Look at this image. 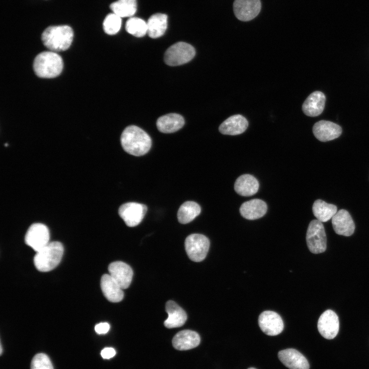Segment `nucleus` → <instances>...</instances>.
Returning a JSON list of instances; mask_svg holds the SVG:
<instances>
[{"instance_id": "28", "label": "nucleus", "mask_w": 369, "mask_h": 369, "mask_svg": "<svg viewBox=\"0 0 369 369\" xmlns=\"http://www.w3.org/2000/svg\"><path fill=\"white\" fill-rule=\"evenodd\" d=\"M110 9L120 17H131L136 11V0H118L110 5Z\"/></svg>"}, {"instance_id": "15", "label": "nucleus", "mask_w": 369, "mask_h": 369, "mask_svg": "<svg viewBox=\"0 0 369 369\" xmlns=\"http://www.w3.org/2000/svg\"><path fill=\"white\" fill-rule=\"evenodd\" d=\"M280 361L290 369H309L310 364L306 358L294 348H287L278 352Z\"/></svg>"}, {"instance_id": "18", "label": "nucleus", "mask_w": 369, "mask_h": 369, "mask_svg": "<svg viewBox=\"0 0 369 369\" xmlns=\"http://www.w3.org/2000/svg\"><path fill=\"white\" fill-rule=\"evenodd\" d=\"M248 125V121L243 116L236 114L222 122L219 127V131L222 134L236 135L243 133Z\"/></svg>"}, {"instance_id": "26", "label": "nucleus", "mask_w": 369, "mask_h": 369, "mask_svg": "<svg viewBox=\"0 0 369 369\" xmlns=\"http://www.w3.org/2000/svg\"><path fill=\"white\" fill-rule=\"evenodd\" d=\"M312 210L314 216L320 222H326L337 213V207L321 199H317L313 203Z\"/></svg>"}, {"instance_id": "33", "label": "nucleus", "mask_w": 369, "mask_h": 369, "mask_svg": "<svg viewBox=\"0 0 369 369\" xmlns=\"http://www.w3.org/2000/svg\"><path fill=\"white\" fill-rule=\"evenodd\" d=\"M116 354L115 350L112 347H106L101 352V355L104 359H110Z\"/></svg>"}, {"instance_id": "4", "label": "nucleus", "mask_w": 369, "mask_h": 369, "mask_svg": "<svg viewBox=\"0 0 369 369\" xmlns=\"http://www.w3.org/2000/svg\"><path fill=\"white\" fill-rule=\"evenodd\" d=\"M64 254V247L59 241L50 242L36 252L33 259L35 268L46 272L55 269L60 263Z\"/></svg>"}, {"instance_id": "8", "label": "nucleus", "mask_w": 369, "mask_h": 369, "mask_svg": "<svg viewBox=\"0 0 369 369\" xmlns=\"http://www.w3.org/2000/svg\"><path fill=\"white\" fill-rule=\"evenodd\" d=\"M50 233L48 227L41 223L30 225L25 237V243L35 251L37 252L50 242Z\"/></svg>"}, {"instance_id": "35", "label": "nucleus", "mask_w": 369, "mask_h": 369, "mask_svg": "<svg viewBox=\"0 0 369 369\" xmlns=\"http://www.w3.org/2000/svg\"><path fill=\"white\" fill-rule=\"evenodd\" d=\"M248 369H256V368H254V367H250V368H248Z\"/></svg>"}, {"instance_id": "2", "label": "nucleus", "mask_w": 369, "mask_h": 369, "mask_svg": "<svg viewBox=\"0 0 369 369\" xmlns=\"http://www.w3.org/2000/svg\"><path fill=\"white\" fill-rule=\"evenodd\" d=\"M73 38V30L67 25L50 26L44 30L42 35L44 45L53 52L67 50Z\"/></svg>"}, {"instance_id": "25", "label": "nucleus", "mask_w": 369, "mask_h": 369, "mask_svg": "<svg viewBox=\"0 0 369 369\" xmlns=\"http://www.w3.org/2000/svg\"><path fill=\"white\" fill-rule=\"evenodd\" d=\"M147 24L148 35L152 38L159 37L164 34L167 30V15L163 13H155L149 17Z\"/></svg>"}, {"instance_id": "32", "label": "nucleus", "mask_w": 369, "mask_h": 369, "mask_svg": "<svg viewBox=\"0 0 369 369\" xmlns=\"http://www.w3.org/2000/svg\"><path fill=\"white\" fill-rule=\"evenodd\" d=\"M110 330V325L107 322H101L95 326V331L98 334L107 333Z\"/></svg>"}, {"instance_id": "31", "label": "nucleus", "mask_w": 369, "mask_h": 369, "mask_svg": "<svg viewBox=\"0 0 369 369\" xmlns=\"http://www.w3.org/2000/svg\"><path fill=\"white\" fill-rule=\"evenodd\" d=\"M31 369H53V367L48 356L45 354L39 353L33 357Z\"/></svg>"}, {"instance_id": "13", "label": "nucleus", "mask_w": 369, "mask_h": 369, "mask_svg": "<svg viewBox=\"0 0 369 369\" xmlns=\"http://www.w3.org/2000/svg\"><path fill=\"white\" fill-rule=\"evenodd\" d=\"M108 271L110 275L122 289L130 286L133 272L128 264L120 261L113 262L109 265Z\"/></svg>"}, {"instance_id": "16", "label": "nucleus", "mask_w": 369, "mask_h": 369, "mask_svg": "<svg viewBox=\"0 0 369 369\" xmlns=\"http://www.w3.org/2000/svg\"><path fill=\"white\" fill-rule=\"evenodd\" d=\"M332 223L335 233L338 235L350 236L354 232V221L348 212L344 209L337 212L332 218Z\"/></svg>"}, {"instance_id": "12", "label": "nucleus", "mask_w": 369, "mask_h": 369, "mask_svg": "<svg viewBox=\"0 0 369 369\" xmlns=\"http://www.w3.org/2000/svg\"><path fill=\"white\" fill-rule=\"evenodd\" d=\"M261 9L260 0H235L233 10L236 17L242 21L254 18Z\"/></svg>"}, {"instance_id": "7", "label": "nucleus", "mask_w": 369, "mask_h": 369, "mask_svg": "<svg viewBox=\"0 0 369 369\" xmlns=\"http://www.w3.org/2000/svg\"><path fill=\"white\" fill-rule=\"evenodd\" d=\"M184 245L189 258L194 262H200L204 259L208 254L210 241L203 235L192 234L186 238Z\"/></svg>"}, {"instance_id": "24", "label": "nucleus", "mask_w": 369, "mask_h": 369, "mask_svg": "<svg viewBox=\"0 0 369 369\" xmlns=\"http://www.w3.org/2000/svg\"><path fill=\"white\" fill-rule=\"evenodd\" d=\"M259 182L257 179L250 174H243L238 177L234 184V190L242 196H250L258 191Z\"/></svg>"}, {"instance_id": "17", "label": "nucleus", "mask_w": 369, "mask_h": 369, "mask_svg": "<svg viewBox=\"0 0 369 369\" xmlns=\"http://www.w3.org/2000/svg\"><path fill=\"white\" fill-rule=\"evenodd\" d=\"M200 342L199 334L189 330L179 332L172 339L173 346L179 351H186L195 348L199 344Z\"/></svg>"}, {"instance_id": "29", "label": "nucleus", "mask_w": 369, "mask_h": 369, "mask_svg": "<svg viewBox=\"0 0 369 369\" xmlns=\"http://www.w3.org/2000/svg\"><path fill=\"white\" fill-rule=\"evenodd\" d=\"M125 27L129 33L135 37H141L147 33V23L139 17H130L126 22Z\"/></svg>"}, {"instance_id": "20", "label": "nucleus", "mask_w": 369, "mask_h": 369, "mask_svg": "<svg viewBox=\"0 0 369 369\" xmlns=\"http://www.w3.org/2000/svg\"><path fill=\"white\" fill-rule=\"evenodd\" d=\"M166 311L168 315V318L164 322L166 327H179L184 324L187 319L186 313L176 302L172 300L167 301Z\"/></svg>"}, {"instance_id": "27", "label": "nucleus", "mask_w": 369, "mask_h": 369, "mask_svg": "<svg viewBox=\"0 0 369 369\" xmlns=\"http://www.w3.org/2000/svg\"><path fill=\"white\" fill-rule=\"evenodd\" d=\"M201 212L200 206L193 201H187L182 203L177 212V219L181 224L192 221Z\"/></svg>"}, {"instance_id": "34", "label": "nucleus", "mask_w": 369, "mask_h": 369, "mask_svg": "<svg viewBox=\"0 0 369 369\" xmlns=\"http://www.w3.org/2000/svg\"><path fill=\"white\" fill-rule=\"evenodd\" d=\"M0 353H1V355H2V344H1V352H0Z\"/></svg>"}, {"instance_id": "10", "label": "nucleus", "mask_w": 369, "mask_h": 369, "mask_svg": "<svg viewBox=\"0 0 369 369\" xmlns=\"http://www.w3.org/2000/svg\"><path fill=\"white\" fill-rule=\"evenodd\" d=\"M258 324L264 334L272 336L280 334L284 327L283 322L280 316L272 311L262 312L258 318Z\"/></svg>"}, {"instance_id": "23", "label": "nucleus", "mask_w": 369, "mask_h": 369, "mask_svg": "<svg viewBox=\"0 0 369 369\" xmlns=\"http://www.w3.org/2000/svg\"><path fill=\"white\" fill-rule=\"evenodd\" d=\"M184 124L183 117L180 114L170 113L159 117L156 122L158 130L164 133H171L181 129Z\"/></svg>"}, {"instance_id": "1", "label": "nucleus", "mask_w": 369, "mask_h": 369, "mask_svg": "<svg viewBox=\"0 0 369 369\" xmlns=\"http://www.w3.org/2000/svg\"><path fill=\"white\" fill-rule=\"evenodd\" d=\"M120 142L126 152L136 156L147 153L152 145L150 136L136 126H130L125 129L121 135Z\"/></svg>"}, {"instance_id": "14", "label": "nucleus", "mask_w": 369, "mask_h": 369, "mask_svg": "<svg viewBox=\"0 0 369 369\" xmlns=\"http://www.w3.org/2000/svg\"><path fill=\"white\" fill-rule=\"evenodd\" d=\"M313 132L315 137L322 142H326L339 137L342 133L341 127L332 121L320 120L315 124Z\"/></svg>"}, {"instance_id": "22", "label": "nucleus", "mask_w": 369, "mask_h": 369, "mask_svg": "<svg viewBox=\"0 0 369 369\" xmlns=\"http://www.w3.org/2000/svg\"><path fill=\"white\" fill-rule=\"evenodd\" d=\"M241 215L249 220H255L263 216L267 211L266 203L259 199H254L243 202L240 206Z\"/></svg>"}, {"instance_id": "5", "label": "nucleus", "mask_w": 369, "mask_h": 369, "mask_svg": "<svg viewBox=\"0 0 369 369\" xmlns=\"http://www.w3.org/2000/svg\"><path fill=\"white\" fill-rule=\"evenodd\" d=\"M195 55V50L191 45L182 42L171 46L166 51L164 60L166 64L176 66L190 61Z\"/></svg>"}, {"instance_id": "21", "label": "nucleus", "mask_w": 369, "mask_h": 369, "mask_svg": "<svg viewBox=\"0 0 369 369\" xmlns=\"http://www.w3.org/2000/svg\"><path fill=\"white\" fill-rule=\"evenodd\" d=\"M325 96L322 92L316 91L312 93L302 105V111L308 116L319 115L324 110Z\"/></svg>"}, {"instance_id": "11", "label": "nucleus", "mask_w": 369, "mask_h": 369, "mask_svg": "<svg viewBox=\"0 0 369 369\" xmlns=\"http://www.w3.org/2000/svg\"><path fill=\"white\" fill-rule=\"evenodd\" d=\"M319 333L325 339H332L337 335L339 329V318L332 310H327L320 316L317 323Z\"/></svg>"}, {"instance_id": "3", "label": "nucleus", "mask_w": 369, "mask_h": 369, "mask_svg": "<svg viewBox=\"0 0 369 369\" xmlns=\"http://www.w3.org/2000/svg\"><path fill=\"white\" fill-rule=\"evenodd\" d=\"M63 69L61 57L53 51L39 53L33 62L35 74L42 78H54L58 76Z\"/></svg>"}, {"instance_id": "30", "label": "nucleus", "mask_w": 369, "mask_h": 369, "mask_svg": "<svg viewBox=\"0 0 369 369\" xmlns=\"http://www.w3.org/2000/svg\"><path fill=\"white\" fill-rule=\"evenodd\" d=\"M121 25V17L114 13H110L104 20V30L109 35H114L119 31Z\"/></svg>"}, {"instance_id": "19", "label": "nucleus", "mask_w": 369, "mask_h": 369, "mask_svg": "<svg viewBox=\"0 0 369 369\" xmlns=\"http://www.w3.org/2000/svg\"><path fill=\"white\" fill-rule=\"evenodd\" d=\"M100 286L103 294L109 301L118 302L122 300L123 289L110 274H104L102 276Z\"/></svg>"}, {"instance_id": "9", "label": "nucleus", "mask_w": 369, "mask_h": 369, "mask_svg": "<svg viewBox=\"0 0 369 369\" xmlns=\"http://www.w3.org/2000/svg\"><path fill=\"white\" fill-rule=\"evenodd\" d=\"M147 211V207L145 204L130 202L120 206L118 214L127 226L133 227L141 222Z\"/></svg>"}, {"instance_id": "6", "label": "nucleus", "mask_w": 369, "mask_h": 369, "mask_svg": "<svg viewBox=\"0 0 369 369\" xmlns=\"http://www.w3.org/2000/svg\"><path fill=\"white\" fill-rule=\"evenodd\" d=\"M306 241L309 250L314 254L324 252L326 249V236L321 222L312 220L308 226Z\"/></svg>"}]
</instances>
